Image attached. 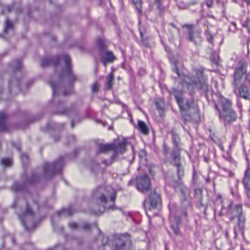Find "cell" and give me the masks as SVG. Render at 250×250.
I'll list each match as a JSON object with an SVG mask.
<instances>
[{
  "mask_svg": "<svg viewBox=\"0 0 250 250\" xmlns=\"http://www.w3.org/2000/svg\"><path fill=\"white\" fill-rule=\"evenodd\" d=\"M95 216L91 212L63 209L52 216V225L55 232L65 238L81 242L91 241L100 232Z\"/></svg>",
  "mask_w": 250,
  "mask_h": 250,
  "instance_id": "cell-1",
  "label": "cell"
},
{
  "mask_svg": "<svg viewBox=\"0 0 250 250\" xmlns=\"http://www.w3.org/2000/svg\"><path fill=\"white\" fill-rule=\"evenodd\" d=\"M43 66L52 69L50 83L56 96H67L74 92L76 78L71 60L68 55H60L45 61Z\"/></svg>",
  "mask_w": 250,
  "mask_h": 250,
  "instance_id": "cell-2",
  "label": "cell"
},
{
  "mask_svg": "<svg viewBox=\"0 0 250 250\" xmlns=\"http://www.w3.org/2000/svg\"><path fill=\"white\" fill-rule=\"evenodd\" d=\"M25 168V156L20 147L9 140L0 138V180L17 181L24 175Z\"/></svg>",
  "mask_w": 250,
  "mask_h": 250,
  "instance_id": "cell-3",
  "label": "cell"
},
{
  "mask_svg": "<svg viewBox=\"0 0 250 250\" xmlns=\"http://www.w3.org/2000/svg\"><path fill=\"white\" fill-rule=\"evenodd\" d=\"M24 68L20 61L5 65L0 71V100L8 101L18 96L22 87Z\"/></svg>",
  "mask_w": 250,
  "mask_h": 250,
  "instance_id": "cell-4",
  "label": "cell"
},
{
  "mask_svg": "<svg viewBox=\"0 0 250 250\" xmlns=\"http://www.w3.org/2000/svg\"><path fill=\"white\" fill-rule=\"evenodd\" d=\"M14 209L23 226L28 230L35 229L44 217L42 205L34 197L27 194H21L17 197Z\"/></svg>",
  "mask_w": 250,
  "mask_h": 250,
  "instance_id": "cell-5",
  "label": "cell"
},
{
  "mask_svg": "<svg viewBox=\"0 0 250 250\" xmlns=\"http://www.w3.org/2000/svg\"><path fill=\"white\" fill-rule=\"evenodd\" d=\"M24 14L19 8L0 5V38L13 40L24 32Z\"/></svg>",
  "mask_w": 250,
  "mask_h": 250,
  "instance_id": "cell-6",
  "label": "cell"
},
{
  "mask_svg": "<svg viewBox=\"0 0 250 250\" xmlns=\"http://www.w3.org/2000/svg\"><path fill=\"white\" fill-rule=\"evenodd\" d=\"M117 191L112 186L102 185L92 193L89 200V209L93 214L102 215L115 207Z\"/></svg>",
  "mask_w": 250,
  "mask_h": 250,
  "instance_id": "cell-7",
  "label": "cell"
},
{
  "mask_svg": "<svg viewBox=\"0 0 250 250\" xmlns=\"http://www.w3.org/2000/svg\"><path fill=\"white\" fill-rule=\"evenodd\" d=\"M173 96L178 104L181 116L186 122L197 124L201 121L198 104L192 97H188L183 90L174 89Z\"/></svg>",
  "mask_w": 250,
  "mask_h": 250,
  "instance_id": "cell-8",
  "label": "cell"
},
{
  "mask_svg": "<svg viewBox=\"0 0 250 250\" xmlns=\"http://www.w3.org/2000/svg\"><path fill=\"white\" fill-rule=\"evenodd\" d=\"M104 249L127 250L132 249V240L128 233L115 234L105 240Z\"/></svg>",
  "mask_w": 250,
  "mask_h": 250,
  "instance_id": "cell-9",
  "label": "cell"
},
{
  "mask_svg": "<svg viewBox=\"0 0 250 250\" xmlns=\"http://www.w3.org/2000/svg\"><path fill=\"white\" fill-rule=\"evenodd\" d=\"M219 109L221 115L228 124H232L237 120V115L232 107V104L226 98L221 96L219 97Z\"/></svg>",
  "mask_w": 250,
  "mask_h": 250,
  "instance_id": "cell-10",
  "label": "cell"
},
{
  "mask_svg": "<svg viewBox=\"0 0 250 250\" xmlns=\"http://www.w3.org/2000/svg\"><path fill=\"white\" fill-rule=\"evenodd\" d=\"M127 143L125 141H118L112 144L104 145L102 146L100 149L102 154L109 155L110 156L109 161L113 160L118 155L122 154L125 151Z\"/></svg>",
  "mask_w": 250,
  "mask_h": 250,
  "instance_id": "cell-11",
  "label": "cell"
},
{
  "mask_svg": "<svg viewBox=\"0 0 250 250\" xmlns=\"http://www.w3.org/2000/svg\"><path fill=\"white\" fill-rule=\"evenodd\" d=\"M162 207V200L160 194L153 190L149 194L146 201V208L150 214H156L160 211Z\"/></svg>",
  "mask_w": 250,
  "mask_h": 250,
  "instance_id": "cell-12",
  "label": "cell"
},
{
  "mask_svg": "<svg viewBox=\"0 0 250 250\" xmlns=\"http://www.w3.org/2000/svg\"><path fill=\"white\" fill-rule=\"evenodd\" d=\"M195 83L199 90L203 93L207 95L209 91L208 80L204 70L197 68L195 71Z\"/></svg>",
  "mask_w": 250,
  "mask_h": 250,
  "instance_id": "cell-13",
  "label": "cell"
},
{
  "mask_svg": "<svg viewBox=\"0 0 250 250\" xmlns=\"http://www.w3.org/2000/svg\"><path fill=\"white\" fill-rule=\"evenodd\" d=\"M247 68H248V62L246 60H243L237 65L233 75L234 84L236 87H239L245 80L247 74Z\"/></svg>",
  "mask_w": 250,
  "mask_h": 250,
  "instance_id": "cell-14",
  "label": "cell"
},
{
  "mask_svg": "<svg viewBox=\"0 0 250 250\" xmlns=\"http://www.w3.org/2000/svg\"><path fill=\"white\" fill-rule=\"evenodd\" d=\"M66 35L64 30H62L61 27H54L52 30H50L49 34H48V42L49 44L52 46H57V45H61V43H64L65 41V38L62 37Z\"/></svg>",
  "mask_w": 250,
  "mask_h": 250,
  "instance_id": "cell-15",
  "label": "cell"
},
{
  "mask_svg": "<svg viewBox=\"0 0 250 250\" xmlns=\"http://www.w3.org/2000/svg\"><path fill=\"white\" fill-rule=\"evenodd\" d=\"M136 188L141 192H147L151 188V179L147 174L143 173L137 175L134 181Z\"/></svg>",
  "mask_w": 250,
  "mask_h": 250,
  "instance_id": "cell-16",
  "label": "cell"
},
{
  "mask_svg": "<svg viewBox=\"0 0 250 250\" xmlns=\"http://www.w3.org/2000/svg\"><path fill=\"white\" fill-rule=\"evenodd\" d=\"M152 108H153L154 114L156 115V116L160 118H163L166 115L167 104V102H165V99L157 98L153 101Z\"/></svg>",
  "mask_w": 250,
  "mask_h": 250,
  "instance_id": "cell-17",
  "label": "cell"
},
{
  "mask_svg": "<svg viewBox=\"0 0 250 250\" xmlns=\"http://www.w3.org/2000/svg\"><path fill=\"white\" fill-rule=\"evenodd\" d=\"M238 91H239V95L242 99L245 100H249L250 99V90H249L248 87L245 84H241L238 87Z\"/></svg>",
  "mask_w": 250,
  "mask_h": 250,
  "instance_id": "cell-18",
  "label": "cell"
},
{
  "mask_svg": "<svg viewBox=\"0 0 250 250\" xmlns=\"http://www.w3.org/2000/svg\"><path fill=\"white\" fill-rule=\"evenodd\" d=\"M115 60H116V57H115V54L112 51H107L104 56L103 62L105 65H107L108 64L113 62Z\"/></svg>",
  "mask_w": 250,
  "mask_h": 250,
  "instance_id": "cell-19",
  "label": "cell"
},
{
  "mask_svg": "<svg viewBox=\"0 0 250 250\" xmlns=\"http://www.w3.org/2000/svg\"><path fill=\"white\" fill-rule=\"evenodd\" d=\"M250 168H247V171H246L245 173V176H244V186H245L246 188V191H247V197L250 198Z\"/></svg>",
  "mask_w": 250,
  "mask_h": 250,
  "instance_id": "cell-20",
  "label": "cell"
},
{
  "mask_svg": "<svg viewBox=\"0 0 250 250\" xmlns=\"http://www.w3.org/2000/svg\"><path fill=\"white\" fill-rule=\"evenodd\" d=\"M138 128L140 131L143 133L145 135H147L150 133V129H149L148 126L146 123L143 121H140L138 122Z\"/></svg>",
  "mask_w": 250,
  "mask_h": 250,
  "instance_id": "cell-21",
  "label": "cell"
},
{
  "mask_svg": "<svg viewBox=\"0 0 250 250\" xmlns=\"http://www.w3.org/2000/svg\"><path fill=\"white\" fill-rule=\"evenodd\" d=\"M131 2L134 4L135 8H137V11L139 13L142 14L143 11V0H131Z\"/></svg>",
  "mask_w": 250,
  "mask_h": 250,
  "instance_id": "cell-22",
  "label": "cell"
},
{
  "mask_svg": "<svg viewBox=\"0 0 250 250\" xmlns=\"http://www.w3.org/2000/svg\"><path fill=\"white\" fill-rule=\"evenodd\" d=\"M49 1L55 5H62V4H65L68 2V0H49Z\"/></svg>",
  "mask_w": 250,
  "mask_h": 250,
  "instance_id": "cell-23",
  "label": "cell"
},
{
  "mask_svg": "<svg viewBox=\"0 0 250 250\" xmlns=\"http://www.w3.org/2000/svg\"><path fill=\"white\" fill-rule=\"evenodd\" d=\"M150 1L158 8L162 7V0H150Z\"/></svg>",
  "mask_w": 250,
  "mask_h": 250,
  "instance_id": "cell-24",
  "label": "cell"
},
{
  "mask_svg": "<svg viewBox=\"0 0 250 250\" xmlns=\"http://www.w3.org/2000/svg\"><path fill=\"white\" fill-rule=\"evenodd\" d=\"M112 81H113V76H112V75H111L110 77H109V80H108V83H107L108 88L110 89L111 87H112Z\"/></svg>",
  "mask_w": 250,
  "mask_h": 250,
  "instance_id": "cell-25",
  "label": "cell"
}]
</instances>
